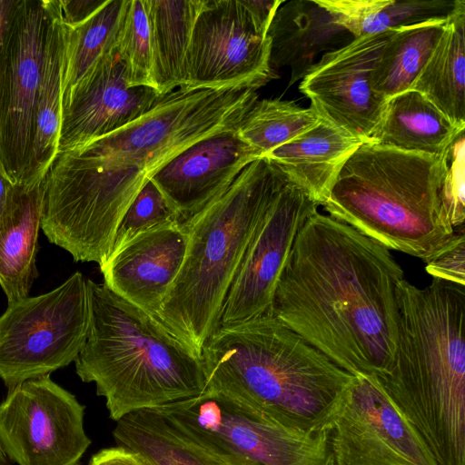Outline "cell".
Returning <instances> with one entry per match:
<instances>
[{
  "instance_id": "19",
  "label": "cell",
  "mask_w": 465,
  "mask_h": 465,
  "mask_svg": "<svg viewBox=\"0 0 465 465\" xmlns=\"http://www.w3.org/2000/svg\"><path fill=\"white\" fill-rule=\"evenodd\" d=\"M45 29L33 141L19 187L32 191L43 184L57 156L70 24L61 1H44Z\"/></svg>"
},
{
  "instance_id": "16",
  "label": "cell",
  "mask_w": 465,
  "mask_h": 465,
  "mask_svg": "<svg viewBox=\"0 0 465 465\" xmlns=\"http://www.w3.org/2000/svg\"><path fill=\"white\" fill-rule=\"evenodd\" d=\"M161 96L152 87L130 86L115 50L104 53L63 103L58 152L123 128L149 111Z\"/></svg>"
},
{
  "instance_id": "23",
  "label": "cell",
  "mask_w": 465,
  "mask_h": 465,
  "mask_svg": "<svg viewBox=\"0 0 465 465\" xmlns=\"http://www.w3.org/2000/svg\"><path fill=\"white\" fill-rule=\"evenodd\" d=\"M462 131L423 94L410 89L388 99L371 142L404 152L443 155Z\"/></svg>"
},
{
  "instance_id": "25",
  "label": "cell",
  "mask_w": 465,
  "mask_h": 465,
  "mask_svg": "<svg viewBox=\"0 0 465 465\" xmlns=\"http://www.w3.org/2000/svg\"><path fill=\"white\" fill-rule=\"evenodd\" d=\"M43 210V184L18 186L11 216L0 235V286L8 304L29 296L36 276L35 258Z\"/></svg>"
},
{
  "instance_id": "22",
  "label": "cell",
  "mask_w": 465,
  "mask_h": 465,
  "mask_svg": "<svg viewBox=\"0 0 465 465\" xmlns=\"http://www.w3.org/2000/svg\"><path fill=\"white\" fill-rule=\"evenodd\" d=\"M113 435L117 446L148 465H227L159 408L125 415L116 421Z\"/></svg>"
},
{
  "instance_id": "6",
  "label": "cell",
  "mask_w": 465,
  "mask_h": 465,
  "mask_svg": "<svg viewBox=\"0 0 465 465\" xmlns=\"http://www.w3.org/2000/svg\"><path fill=\"white\" fill-rule=\"evenodd\" d=\"M288 177L262 156L183 224L188 233L184 259L156 318L201 355L248 245Z\"/></svg>"
},
{
  "instance_id": "11",
  "label": "cell",
  "mask_w": 465,
  "mask_h": 465,
  "mask_svg": "<svg viewBox=\"0 0 465 465\" xmlns=\"http://www.w3.org/2000/svg\"><path fill=\"white\" fill-rule=\"evenodd\" d=\"M271 39L259 35L240 0H204L196 18L181 88L256 90L276 75Z\"/></svg>"
},
{
  "instance_id": "9",
  "label": "cell",
  "mask_w": 465,
  "mask_h": 465,
  "mask_svg": "<svg viewBox=\"0 0 465 465\" xmlns=\"http://www.w3.org/2000/svg\"><path fill=\"white\" fill-rule=\"evenodd\" d=\"M89 319L87 279L80 272L48 292L8 304L0 316V379L10 389L74 361Z\"/></svg>"
},
{
  "instance_id": "31",
  "label": "cell",
  "mask_w": 465,
  "mask_h": 465,
  "mask_svg": "<svg viewBox=\"0 0 465 465\" xmlns=\"http://www.w3.org/2000/svg\"><path fill=\"white\" fill-rule=\"evenodd\" d=\"M114 49L130 86L153 87L152 36L144 0H126Z\"/></svg>"
},
{
  "instance_id": "37",
  "label": "cell",
  "mask_w": 465,
  "mask_h": 465,
  "mask_svg": "<svg viewBox=\"0 0 465 465\" xmlns=\"http://www.w3.org/2000/svg\"><path fill=\"white\" fill-rule=\"evenodd\" d=\"M17 188L0 155V235L11 216Z\"/></svg>"
},
{
  "instance_id": "33",
  "label": "cell",
  "mask_w": 465,
  "mask_h": 465,
  "mask_svg": "<svg viewBox=\"0 0 465 465\" xmlns=\"http://www.w3.org/2000/svg\"><path fill=\"white\" fill-rule=\"evenodd\" d=\"M464 131L454 139L446 153V173L442 199L447 217L454 229L465 221V143Z\"/></svg>"
},
{
  "instance_id": "13",
  "label": "cell",
  "mask_w": 465,
  "mask_h": 465,
  "mask_svg": "<svg viewBox=\"0 0 465 465\" xmlns=\"http://www.w3.org/2000/svg\"><path fill=\"white\" fill-rule=\"evenodd\" d=\"M318 206L289 176L248 245L223 304L217 329L271 315L276 286L296 236Z\"/></svg>"
},
{
  "instance_id": "38",
  "label": "cell",
  "mask_w": 465,
  "mask_h": 465,
  "mask_svg": "<svg viewBox=\"0 0 465 465\" xmlns=\"http://www.w3.org/2000/svg\"><path fill=\"white\" fill-rule=\"evenodd\" d=\"M88 465H148L139 455L116 446L101 450L91 458Z\"/></svg>"
},
{
  "instance_id": "10",
  "label": "cell",
  "mask_w": 465,
  "mask_h": 465,
  "mask_svg": "<svg viewBox=\"0 0 465 465\" xmlns=\"http://www.w3.org/2000/svg\"><path fill=\"white\" fill-rule=\"evenodd\" d=\"M84 407L49 375L9 389L0 404V444L18 465H79L91 440Z\"/></svg>"
},
{
  "instance_id": "1",
  "label": "cell",
  "mask_w": 465,
  "mask_h": 465,
  "mask_svg": "<svg viewBox=\"0 0 465 465\" xmlns=\"http://www.w3.org/2000/svg\"><path fill=\"white\" fill-rule=\"evenodd\" d=\"M403 270L389 249L318 212L298 232L271 315L351 375H382L396 349Z\"/></svg>"
},
{
  "instance_id": "8",
  "label": "cell",
  "mask_w": 465,
  "mask_h": 465,
  "mask_svg": "<svg viewBox=\"0 0 465 465\" xmlns=\"http://www.w3.org/2000/svg\"><path fill=\"white\" fill-rule=\"evenodd\" d=\"M158 408L227 465H335L330 430L288 427L217 391Z\"/></svg>"
},
{
  "instance_id": "35",
  "label": "cell",
  "mask_w": 465,
  "mask_h": 465,
  "mask_svg": "<svg viewBox=\"0 0 465 465\" xmlns=\"http://www.w3.org/2000/svg\"><path fill=\"white\" fill-rule=\"evenodd\" d=\"M17 1L0 0V120L7 65L9 32Z\"/></svg>"
},
{
  "instance_id": "30",
  "label": "cell",
  "mask_w": 465,
  "mask_h": 465,
  "mask_svg": "<svg viewBox=\"0 0 465 465\" xmlns=\"http://www.w3.org/2000/svg\"><path fill=\"white\" fill-rule=\"evenodd\" d=\"M125 5L126 0H107L83 22L73 24L67 19L70 35L63 103L96 61L114 49Z\"/></svg>"
},
{
  "instance_id": "26",
  "label": "cell",
  "mask_w": 465,
  "mask_h": 465,
  "mask_svg": "<svg viewBox=\"0 0 465 465\" xmlns=\"http://www.w3.org/2000/svg\"><path fill=\"white\" fill-rule=\"evenodd\" d=\"M153 48V82L160 94L181 88L196 18L204 0H144Z\"/></svg>"
},
{
  "instance_id": "4",
  "label": "cell",
  "mask_w": 465,
  "mask_h": 465,
  "mask_svg": "<svg viewBox=\"0 0 465 465\" xmlns=\"http://www.w3.org/2000/svg\"><path fill=\"white\" fill-rule=\"evenodd\" d=\"M90 319L75 371L94 382L114 421L196 397L206 388L202 355L156 317L87 279Z\"/></svg>"
},
{
  "instance_id": "24",
  "label": "cell",
  "mask_w": 465,
  "mask_h": 465,
  "mask_svg": "<svg viewBox=\"0 0 465 465\" xmlns=\"http://www.w3.org/2000/svg\"><path fill=\"white\" fill-rule=\"evenodd\" d=\"M411 89L465 129V1L459 0L445 22L443 33Z\"/></svg>"
},
{
  "instance_id": "36",
  "label": "cell",
  "mask_w": 465,
  "mask_h": 465,
  "mask_svg": "<svg viewBox=\"0 0 465 465\" xmlns=\"http://www.w3.org/2000/svg\"><path fill=\"white\" fill-rule=\"evenodd\" d=\"M247 10L256 32L267 36L270 25L282 0H240Z\"/></svg>"
},
{
  "instance_id": "27",
  "label": "cell",
  "mask_w": 465,
  "mask_h": 465,
  "mask_svg": "<svg viewBox=\"0 0 465 465\" xmlns=\"http://www.w3.org/2000/svg\"><path fill=\"white\" fill-rule=\"evenodd\" d=\"M352 38L447 20L459 0H319Z\"/></svg>"
},
{
  "instance_id": "29",
  "label": "cell",
  "mask_w": 465,
  "mask_h": 465,
  "mask_svg": "<svg viewBox=\"0 0 465 465\" xmlns=\"http://www.w3.org/2000/svg\"><path fill=\"white\" fill-rule=\"evenodd\" d=\"M322 122L311 108L281 99L257 100L245 114L237 132L262 156L307 133Z\"/></svg>"
},
{
  "instance_id": "28",
  "label": "cell",
  "mask_w": 465,
  "mask_h": 465,
  "mask_svg": "<svg viewBox=\"0 0 465 465\" xmlns=\"http://www.w3.org/2000/svg\"><path fill=\"white\" fill-rule=\"evenodd\" d=\"M446 21L396 29L375 64L373 89L387 100L410 90L443 33Z\"/></svg>"
},
{
  "instance_id": "5",
  "label": "cell",
  "mask_w": 465,
  "mask_h": 465,
  "mask_svg": "<svg viewBox=\"0 0 465 465\" xmlns=\"http://www.w3.org/2000/svg\"><path fill=\"white\" fill-rule=\"evenodd\" d=\"M445 173L446 153L364 142L341 169L322 206L389 250L426 262L455 231L443 205Z\"/></svg>"
},
{
  "instance_id": "2",
  "label": "cell",
  "mask_w": 465,
  "mask_h": 465,
  "mask_svg": "<svg viewBox=\"0 0 465 465\" xmlns=\"http://www.w3.org/2000/svg\"><path fill=\"white\" fill-rule=\"evenodd\" d=\"M393 359L376 376L437 465H465V285L397 288Z\"/></svg>"
},
{
  "instance_id": "15",
  "label": "cell",
  "mask_w": 465,
  "mask_h": 465,
  "mask_svg": "<svg viewBox=\"0 0 465 465\" xmlns=\"http://www.w3.org/2000/svg\"><path fill=\"white\" fill-rule=\"evenodd\" d=\"M45 29L44 1H17L9 32L0 155L19 185L33 141Z\"/></svg>"
},
{
  "instance_id": "39",
  "label": "cell",
  "mask_w": 465,
  "mask_h": 465,
  "mask_svg": "<svg viewBox=\"0 0 465 465\" xmlns=\"http://www.w3.org/2000/svg\"><path fill=\"white\" fill-rule=\"evenodd\" d=\"M0 465H11L9 458L6 456L0 444Z\"/></svg>"
},
{
  "instance_id": "3",
  "label": "cell",
  "mask_w": 465,
  "mask_h": 465,
  "mask_svg": "<svg viewBox=\"0 0 465 465\" xmlns=\"http://www.w3.org/2000/svg\"><path fill=\"white\" fill-rule=\"evenodd\" d=\"M202 359L205 390L308 432L331 430L354 378L272 315L216 329Z\"/></svg>"
},
{
  "instance_id": "12",
  "label": "cell",
  "mask_w": 465,
  "mask_h": 465,
  "mask_svg": "<svg viewBox=\"0 0 465 465\" xmlns=\"http://www.w3.org/2000/svg\"><path fill=\"white\" fill-rule=\"evenodd\" d=\"M335 465H437L374 375H355L332 421Z\"/></svg>"
},
{
  "instance_id": "34",
  "label": "cell",
  "mask_w": 465,
  "mask_h": 465,
  "mask_svg": "<svg viewBox=\"0 0 465 465\" xmlns=\"http://www.w3.org/2000/svg\"><path fill=\"white\" fill-rule=\"evenodd\" d=\"M425 270L435 279L465 285L464 226L455 229L448 242L426 262Z\"/></svg>"
},
{
  "instance_id": "20",
  "label": "cell",
  "mask_w": 465,
  "mask_h": 465,
  "mask_svg": "<svg viewBox=\"0 0 465 465\" xmlns=\"http://www.w3.org/2000/svg\"><path fill=\"white\" fill-rule=\"evenodd\" d=\"M349 35L318 1H284L267 33L271 39V68H289L288 85H292L308 74L320 54L345 45L342 43Z\"/></svg>"
},
{
  "instance_id": "17",
  "label": "cell",
  "mask_w": 465,
  "mask_h": 465,
  "mask_svg": "<svg viewBox=\"0 0 465 465\" xmlns=\"http://www.w3.org/2000/svg\"><path fill=\"white\" fill-rule=\"evenodd\" d=\"M237 128L221 132L181 152L150 179L184 224L220 197L262 153Z\"/></svg>"
},
{
  "instance_id": "32",
  "label": "cell",
  "mask_w": 465,
  "mask_h": 465,
  "mask_svg": "<svg viewBox=\"0 0 465 465\" xmlns=\"http://www.w3.org/2000/svg\"><path fill=\"white\" fill-rule=\"evenodd\" d=\"M175 223H180L176 213L150 180L140 190L122 217L111 254L143 232Z\"/></svg>"
},
{
  "instance_id": "21",
  "label": "cell",
  "mask_w": 465,
  "mask_h": 465,
  "mask_svg": "<svg viewBox=\"0 0 465 465\" xmlns=\"http://www.w3.org/2000/svg\"><path fill=\"white\" fill-rule=\"evenodd\" d=\"M362 143L322 120L264 156L322 205L341 169Z\"/></svg>"
},
{
  "instance_id": "14",
  "label": "cell",
  "mask_w": 465,
  "mask_h": 465,
  "mask_svg": "<svg viewBox=\"0 0 465 465\" xmlns=\"http://www.w3.org/2000/svg\"><path fill=\"white\" fill-rule=\"evenodd\" d=\"M395 30L353 38L325 53L299 85L322 121L362 142H371L384 114L388 100L373 89L371 74Z\"/></svg>"
},
{
  "instance_id": "18",
  "label": "cell",
  "mask_w": 465,
  "mask_h": 465,
  "mask_svg": "<svg viewBox=\"0 0 465 465\" xmlns=\"http://www.w3.org/2000/svg\"><path fill=\"white\" fill-rule=\"evenodd\" d=\"M180 223L143 232L100 265L104 283L115 294L156 317L186 252Z\"/></svg>"
},
{
  "instance_id": "7",
  "label": "cell",
  "mask_w": 465,
  "mask_h": 465,
  "mask_svg": "<svg viewBox=\"0 0 465 465\" xmlns=\"http://www.w3.org/2000/svg\"><path fill=\"white\" fill-rule=\"evenodd\" d=\"M257 100L253 89L177 88L162 94L149 111L123 128L64 151L108 170L121 185L137 194L186 148L237 128Z\"/></svg>"
}]
</instances>
